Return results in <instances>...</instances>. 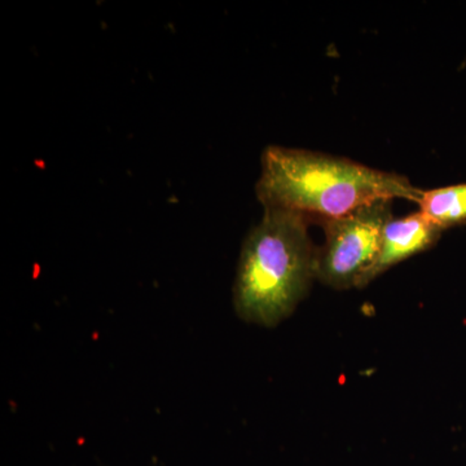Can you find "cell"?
Wrapping results in <instances>:
<instances>
[{
	"instance_id": "obj_1",
	"label": "cell",
	"mask_w": 466,
	"mask_h": 466,
	"mask_svg": "<svg viewBox=\"0 0 466 466\" xmlns=\"http://www.w3.org/2000/svg\"><path fill=\"white\" fill-rule=\"evenodd\" d=\"M406 177L311 150L269 146L263 150L257 198L265 208H283L315 219H334L377 201H419Z\"/></svg>"
},
{
	"instance_id": "obj_4",
	"label": "cell",
	"mask_w": 466,
	"mask_h": 466,
	"mask_svg": "<svg viewBox=\"0 0 466 466\" xmlns=\"http://www.w3.org/2000/svg\"><path fill=\"white\" fill-rule=\"evenodd\" d=\"M440 227L431 223L422 213L412 214L401 219L389 220L382 232L379 254L372 267L361 279L359 288L366 287L377 276L389 268L410 258L416 254L431 249L440 240Z\"/></svg>"
},
{
	"instance_id": "obj_2",
	"label": "cell",
	"mask_w": 466,
	"mask_h": 466,
	"mask_svg": "<svg viewBox=\"0 0 466 466\" xmlns=\"http://www.w3.org/2000/svg\"><path fill=\"white\" fill-rule=\"evenodd\" d=\"M309 218L283 208H265L242 245L233 287L238 317L275 327L289 317L315 278L317 248Z\"/></svg>"
},
{
	"instance_id": "obj_5",
	"label": "cell",
	"mask_w": 466,
	"mask_h": 466,
	"mask_svg": "<svg viewBox=\"0 0 466 466\" xmlns=\"http://www.w3.org/2000/svg\"><path fill=\"white\" fill-rule=\"evenodd\" d=\"M417 204L420 213L441 229L466 222V183L422 191Z\"/></svg>"
},
{
	"instance_id": "obj_3",
	"label": "cell",
	"mask_w": 466,
	"mask_h": 466,
	"mask_svg": "<svg viewBox=\"0 0 466 466\" xmlns=\"http://www.w3.org/2000/svg\"><path fill=\"white\" fill-rule=\"evenodd\" d=\"M391 201H377L348 216L320 220L325 241L317 250L315 278L334 289L359 288L379 254Z\"/></svg>"
}]
</instances>
